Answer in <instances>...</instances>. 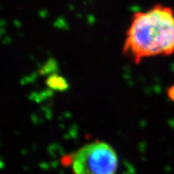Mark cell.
Listing matches in <instances>:
<instances>
[{
	"mask_svg": "<svg viewBox=\"0 0 174 174\" xmlns=\"http://www.w3.org/2000/svg\"><path fill=\"white\" fill-rule=\"evenodd\" d=\"M69 162L74 174H115L118 156L109 144L94 141L73 153Z\"/></svg>",
	"mask_w": 174,
	"mask_h": 174,
	"instance_id": "7a4b0ae2",
	"label": "cell"
},
{
	"mask_svg": "<svg viewBox=\"0 0 174 174\" xmlns=\"http://www.w3.org/2000/svg\"><path fill=\"white\" fill-rule=\"evenodd\" d=\"M168 98H169L170 100L174 102V84L168 89L167 91Z\"/></svg>",
	"mask_w": 174,
	"mask_h": 174,
	"instance_id": "277c9868",
	"label": "cell"
},
{
	"mask_svg": "<svg viewBox=\"0 0 174 174\" xmlns=\"http://www.w3.org/2000/svg\"><path fill=\"white\" fill-rule=\"evenodd\" d=\"M123 52L135 64L148 57H167L174 53V11L156 4L136 11L130 19Z\"/></svg>",
	"mask_w": 174,
	"mask_h": 174,
	"instance_id": "6da1fadb",
	"label": "cell"
},
{
	"mask_svg": "<svg viewBox=\"0 0 174 174\" xmlns=\"http://www.w3.org/2000/svg\"><path fill=\"white\" fill-rule=\"evenodd\" d=\"M48 85L54 89H65L68 86L66 81L62 78V77H59L57 75L50 77L47 81Z\"/></svg>",
	"mask_w": 174,
	"mask_h": 174,
	"instance_id": "3957f363",
	"label": "cell"
}]
</instances>
